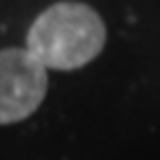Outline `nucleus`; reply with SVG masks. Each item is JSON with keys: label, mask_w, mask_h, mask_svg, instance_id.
Masks as SVG:
<instances>
[{"label": "nucleus", "mask_w": 160, "mask_h": 160, "mask_svg": "<svg viewBox=\"0 0 160 160\" xmlns=\"http://www.w3.org/2000/svg\"><path fill=\"white\" fill-rule=\"evenodd\" d=\"M105 22L82 2H58L42 11L29 29L27 49L47 69H78L102 51Z\"/></svg>", "instance_id": "1"}, {"label": "nucleus", "mask_w": 160, "mask_h": 160, "mask_svg": "<svg viewBox=\"0 0 160 160\" xmlns=\"http://www.w3.org/2000/svg\"><path fill=\"white\" fill-rule=\"evenodd\" d=\"M47 67L25 49L0 51V125L31 116L47 93Z\"/></svg>", "instance_id": "2"}]
</instances>
